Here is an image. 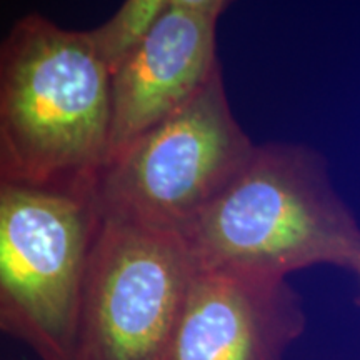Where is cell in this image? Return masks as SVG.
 Wrapping results in <instances>:
<instances>
[{
  "instance_id": "obj_8",
  "label": "cell",
  "mask_w": 360,
  "mask_h": 360,
  "mask_svg": "<svg viewBox=\"0 0 360 360\" xmlns=\"http://www.w3.org/2000/svg\"><path fill=\"white\" fill-rule=\"evenodd\" d=\"M165 6L167 0H127L109 20L87 30L110 75L147 37Z\"/></svg>"
},
{
  "instance_id": "obj_6",
  "label": "cell",
  "mask_w": 360,
  "mask_h": 360,
  "mask_svg": "<svg viewBox=\"0 0 360 360\" xmlns=\"http://www.w3.org/2000/svg\"><path fill=\"white\" fill-rule=\"evenodd\" d=\"M224 0H167L150 32L110 75L109 159L188 101L219 69Z\"/></svg>"
},
{
  "instance_id": "obj_7",
  "label": "cell",
  "mask_w": 360,
  "mask_h": 360,
  "mask_svg": "<svg viewBox=\"0 0 360 360\" xmlns=\"http://www.w3.org/2000/svg\"><path fill=\"white\" fill-rule=\"evenodd\" d=\"M304 328L287 278L193 267L167 360H283Z\"/></svg>"
},
{
  "instance_id": "obj_5",
  "label": "cell",
  "mask_w": 360,
  "mask_h": 360,
  "mask_svg": "<svg viewBox=\"0 0 360 360\" xmlns=\"http://www.w3.org/2000/svg\"><path fill=\"white\" fill-rule=\"evenodd\" d=\"M192 272L177 233L101 214L72 360H167Z\"/></svg>"
},
{
  "instance_id": "obj_9",
  "label": "cell",
  "mask_w": 360,
  "mask_h": 360,
  "mask_svg": "<svg viewBox=\"0 0 360 360\" xmlns=\"http://www.w3.org/2000/svg\"><path fill=\"white\" fill-rule=\"evenodd\" d=\"M357 272L360 274V265H359V270H357ZM359 302H360V299H359Z\"/></svg>"
},
{
  "instance_id": "obj_4",
  "label": "cell",
  "mask_w": 360,
  "mask_h": 360,
  "mask_svg": "<svg viewBox=\"0 0 360 360\" xmlns=\"http://www.w3.org/2000/svg\"><path fill=\"white\" fill-rule=\"evenodd\" d=\"M254 150L232 114L219 67L188 101L105 160L94 187L98 210L180 236Z\"/></svg>"
},
{
  "instance_id": "obj_2",
  "label": "cell",
  "mask_w": 360,
  "mask_h": 360,
  "mask_svg": "<svg viewBox=\"0 0 360 360\" xmlns=\"http://www.w3.org/2000/svg\"><path fill=\"white\" fill-rule=\"evenodd\" d=\"M195 269L285 278L312 265L359 270L360 225L332 187L326 160L269 142L180 233Z\"/></svg>"
},
{
  "instance_id": "obj_1",
  "label": "cell",
  "mask_w": 360,
  "mask_h": 360,
  "mask_svg": "<svg viewBox=\"0 0 360 360\" xmlns=\"http://www.w3.org/2000/svg\"><path fill=\"white\" fill-rule=\"evenodd\" d=\"M110 72L89 32L29 13L0 40V182L94 184L109 155Z\"/></svg>"
},
{
  "instance_id": "obj_3",
  "label": "cell",
  "mask_w": 360,
  "mask_h": 360,
  "mask_svg": "<svg viewBox=\"0 0 360 360\" xmlns=\"http://www.w3.org/2000/svg\"><path fill=\"white\" fill-rule=\"evenodd\" d=\"M96 182H0V332L42 360H72L101 210Z\"/></svg>"
}]
</instances>
